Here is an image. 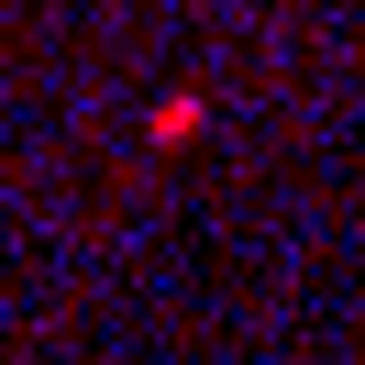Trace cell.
Wrapping results in <instances>:
<instances>
[{"mask_svg":"<svg viewBox=\"0 0 365 365\" xmlns=\"http://www.w3.org/2000/svg\"><path fill=\"white\" fill-rule=\"evenodd\" d=\"M200 122H210V100H200V89H166V100H155V144H188Z\"/></svg>","mask_w":365,"mask_h":365,"instance_id":"1","label":"cell"}]
</instances>
